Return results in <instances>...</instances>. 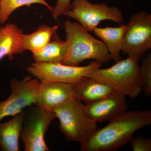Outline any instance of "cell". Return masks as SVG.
<instances>
[{"label": "cell", "instance_id": "obj_4", "mask_svg": "<svg viewBox=\"0 0 151 151\" xmlns=\"http://www.w3.org/2000/svg\"><path fill=\"white\" fill-rule=\"evenodd\" d=\"M60 122V128L68 141L83 144L97 129V123L86 114L85 105L76 98L60 105L53 110Z\"/></svg>", "mask_w": 151, "mask_h": 151}, {"label": "cell", "instance_id": "obj_18", "mask_svg": "<svg viewBox=\"0 0 151 151\" xmlns=\"http://www.w3.org/2000/svg\"><path fill=\"white\" fill-rule=\"evenodd\" d=\"M34 4H40L46 6L51 11L52 8L45 0H1L0 1V23L4 24L17 9Z\"/></svg>", "mask_w": 151, "mask_h": 151}, {"label": "cell", "instance_id": "obj_3", "mask_svg": "<svg viewBox=\"0 0 151 151\" xmlns=\"http://www.w3.org/2000/svg\"><path fill=\"white\" fill-rule=\"evenodd\" d=\"M138 63L128 57L127 59L117 61L108 68L93 69L85 77L108 85L126 96L135 98L139 96L142 90Z\"/></svg>", "mask_w": 151, "mask_h": 151}, {"label": "cell", "instance_id": "obj_17", "mask_svg": "<svg viewBox=\"0 0 151 151\" xmlns=\"http://www.w3.org/2000/svg\"><path fill=\"white\" fill-rule=\"evenodd\" d=\"M58 29L57 25L51 27L46 25H42L32 33L23 34L22 43L24 50H29L32 54L39 51L51 40Z\"/></svg>", "mask_w": 151, "mask_h": 151}, {"label": "cell", "instance_id": "obj_12", "mask_svg": "<svg viewBox=\"0 0 151 151\" xmlns=\"http://www.w3.org/2000/svg\"><path fill=\"white\" fill-rule=\"evenodd\" d=\"M73 85L76 97L85 105L94 103L116 91L111 86L89 77L80 78Z\"/></svg>", "mask_w": 151, "mask_h": 151}, {"label": "cell", "instance_id": "obj_2", "mask_svg": "<svg viewBox=\"0 0 151 151\" xmlns=\"http://www.w3.org/2000/svg\"><path fill=\"white\" fill-rule=\"evenodd\" d=\"M68 52L63 64L78 66L86 60L93 59L101 65L111 60L106 45L91 35L78 22H64Z\"/></svg>", "mask_w": 151, "mask_h": 151}, {"label": "cell", "instance_id": "obj_22", "mask_svg": "<svg viewBox=\"0 0 151 151\" xmlns=\"http://www.w3.org/2000/svg\"><path fill=\"white\" fill-rule=\"evenodd\" d=\"M1 150V147H0V150Z\"/></svg>", "mask_w": 151, "mask_h": 151}, {"label": "cell", "instance_id": "obj_16", "mask_svg": "<svg viewBox=\"0 0 151 151\" xmlns=\"http://www.w3.org/2000/svg\"><path fill=\"white\" fill-rule=\"evenodd\" d=\"M68 46L56 33L51 40L39 51L33 53L35 62L63 63L67 57Z\"/></svg>", "mask_w": 151, "mask_h": 151}, {"label": "cell", "instance_id": "obj_7", "mask_svg": "<svg viewBox=\"0 0 151 151\" xmlns=\"http://www.w3.org/2000/svg\"><path fill=\"white\" fill-rule=\"evenodd\" d=\"M71 8L65 16L74 19L89 32H93L101 22L111 20L123 22V12L116 6H109L105 3L92 4L88 0H73Z\"/></svg>", "mask_w": 151, "mask_h": 151}, {"label": "cell", "instance_id": "obj_6", "mask_svg": "<svg viewBox=\"0 0 151 151\" xmlns=\"http://www.w3.org/2000/svg\"><path fill=\"white\" fill-rule=\"evenodd\" d=\"M26 112L20 138L25 151H48L50 149L45 141V135L56 117L53 111H48L34 105Z\"/></svg>", "mask_w": 151, "mask_h": 151}, {"label": "cell", "instance_id": "obj_19", "mask_svg": "<svg viewBox=\"0 0 151 151\" xmlns=\"http://www.w3.org/2000/svg\"><path fill=\"white\" fill-rule=\"evenodd\" d=\"M139 76L142 89L146 97L151 95V54L147 53L141 60Z\"/></svg>", "mask_w": 151, "mask_h": 151}, {"label": "cell", "instance_id": "obj_11", "mask_svg": "<svg viewBox=\"0 0 151 151\" xmlns=\"http://www.w3.org/2000/svg\"><path fill=\"white\" fill-rule=\"evenodd\" d=\"M76 98L73 84L40 82L34 105L48 111Z\"/></svg>", "mask_w": 151, "mask_h": 151}, {"label": "cell", "instance_id": "obj_21", "mask_svg": "<svg viewBox=\"0 0 151 151\" xmlns=\"http://www.w3.org/2000/svg\"><path fill=\"white\" fill-rule=\"evenodd\" d=\"M132 150L134 151H151V139L142 136L132 138L130 141Z\"/></svg>", "mask_w": 151, "mask_h": 151}, {"label": "cell", "instance_id": "obj_20", "mask_svg": "<svg viewBox=\"0 0 151 151\" xmlns=\"http://www.w3.org/2000/svg\"><path fill=\"white\" fill-rule=\"evenodd\" d=\"M71 0H57L56 4L50 11L54 20H57L60 16L65 15L71 8Z\"/></svg>", "mask_w": 151, "mask_h": 151}, {"label": "cell", "instance_id": "obj_14", "mask_svg": "<svg viewBox=\"0 0 151 151\" xmlns=\"http://www.w3.org/2000/svg\"><path fill=\"white\" fill-rule=\"evenodd\" d=\"M23 111L8 122L0 123V147L4 151H18L22 126L25 116Z\"/></svg>", "mask_w": 151, "mask_h": 151}, {"label": "cell", "instance_id": "obj_8", "mask_svg": "<svg viewBox=\"0 0 151 151\" xmlns=\"http://www.w3.org/2000/svg\"><path fill=\"white\" fill-rule=\"evenodd\" d=\"M101 65L94 60L84 66L35 62L28 68L27 71L41 83L59 82L73 84L80 78L85 77L91 70L100 68Z\"/></svg>", "mask_w": 151, "mask_h": 151}, {"label": "cell", "instance_id": "obj_9", "mask_svg": "<svg viewBox=\"0 0 151 151\" xmlns=\"http://www.w3.org/2000/svg\"><path fill=\"white\" fill-rule=\"evenodd\" d=\"M40 81L30 76L22 80L13 78L10 82L11 93L8 98L0 103V122L8 116H14L28 106L34 105Z\"/></svg>", "mask_w": 151, "mask_h": 151}, {"label": "cell", "instance_id": "obj_1", "mask_svg": "<svg viewBox=\"0 0 151 151\" xmlns=\"http://www.w3.org/2000/svg\"><path fill=\"white\" fill-rule=\"evenodd\" d=\"M151 124V111H126L110 120L105 127L96 130L80 145V149L82 151L115 150L130 142L136 131Z\"/></svg>", "mask_w": 151, "mask_h": 151}, {"label": "cell", "instance_id": "obj_10", "mask_svg": "<svg viewBox=\"0 0 151 151\" xmlns=\"http://www.w3.org/2000/svg\"><path fill=\"white\" fill-rule=\"evenodd\" d=\"M126 96L115 91L94 103L85 105L88 117L95 123L111 120L127 111Z\"/></svg>", "mask_w": 151, "mask_h": 151}, {"label": "cell", "instance_id": "obj_15", "mask_svg": "<svg viewBox=\"0 0 151 151\" xmlns=\"http://www.w3.org/2000/svg\"><path fill=\"white\" fill-rule=\"evenodd\" d=\"M126 28L127 25L123 23L118 27H97L93 31L106 45L111 59L116 62L121 60L120 53Z\"/></svg>", "mask_w": 151, "mask_h": 151}, {"label": "cell", "instance_id": "obj_23", "mask_svg": "<svg viewBox=\"0 0 151 151\" xmlns=\"http://www.w3.org/2000/svg\"><path fill=\"white\" fill-rule=\"evenodd\" d=\"M0 1H1V0H0Z\"/></svg>", "mask_w": 151, "mask_h": 151}, {"label": "cell", "instance_id": "obj_5", "mask_svg": "<svg viewBox=\"0 0 151 151\" xmlns=\"http://www.w3.org/2000/svg\"><path fill=\"white\" fill-rule=\"evenodd\" d=\"M151 48V14L145 11L130 17L122 43L124 55L138 63Z\"/></svg>", "mask_w": 151, "mask_h": 151}, {"label": "cell", "instance_id": "obj_13", "mask_svg": "<svg viewBox=\"0 0 151 151\" xmlns=\"http://www.w3.org/2000/svg\"><path fill=\"white\" fill-rule=\"evenodd\" d=\"M23 31L16 24L10 23L0 27V61L6 57L14 59V55L22 54Z\"/></svg>", "mask_w": 151, "mask_h": 151}]
</instances>
